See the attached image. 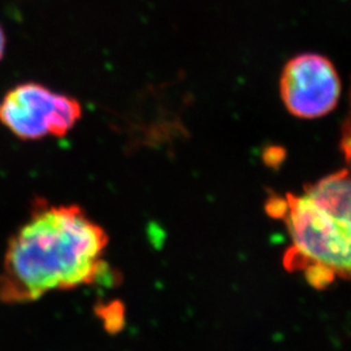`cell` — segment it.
Returning a JSON list of instances; mask_svg holds the SVG:
<instances>
[{
    "mask_svg": "<svg viewBox=\"0 0 351 351\" xmlns=\"http://www.w3.org/2000/svg\"><path fill=\"white\" fill-rule=\"evenodd\" d=\"M108 236L78 206L38 201L8 241L0 302L24 304L53 290L90 285L101 276Z\"/></svg>",
    "mask_w": 351,
    "mask_h": 351,
    "instance_id": "obj_1",
    "label": "cell"
},
{
    "mask_svg": "<svg viewBox=\"0 0 351 351\" xmlns=\"http://www.w3.org/2000/svg\"><path fill=\"white\" fill-rule=\"evenodd\" d=\"M267 213L282 219L290 246L284 256L289 272H302L307 282L324 289L336 278L350 276L351 223L328 213L304 193L272 197Z\"/></svg>",
    "mask_w": 351,
    "mask_h": 351,
    "instance_id": "obj_2",
    "label": "cell"
},
{
    "mask_svg": "<svg viewBox=\"0 0 351 351\" xmlns=\"http://www.w3.org/2000/svg\"><path fill=\"white\" fill-rule=\"evenodd\" d=\"M81 117L78 101L39 84H24L0 101V123L21 139L63 137Z\"/></svg>",
    "mask_w": 351,
    "mask_h": 351,
    "instance_id": "obj_3",
    "label": "cell"
},
{
    "mask_svg": "<svg viewBox=\"0 0 351 351\" xmlns=\"http://www.w3.org/2000/svg\"><path fill=\"white\" fill-rule=\"evenodd\" d=\"M280 91L291 114L300 119H319L336 108L341 82L333 64L326 58L304 53L287 64Z\"/></svg>",
    "mask_w": 351,
    "mask_h": 351,
    "instance_id": "obj_4",
    "label": "cell"
},
{
    "mask_svg": "<svg viewBox=\"0 0 351 351\" xmlns=\"http://www.w3.org/2000/svg\"><path fill=\"white\" fill-rule=\"evenodd\" d=\"M303 193L339 220L351 223L350 177L346 169L326 176L306 186Z\"/></svg>",
    "mask_w": 351,
    "mask_h": 351,
    "instance_id": "obj_5",
    "label": "cell"
},
{
    "mask_svg": "<svg viewBox=\"0 0 351 351\" xmlns=\"http://www.w3.org/2000/svg\"><path fill=\"white\" fill-rule=\"evenodd\" d=\"M4 49H5V37H4V33H3V30L0 27V59L3 58Z\"/></svg>",
    "mask_w": 351,
    "mask_h": 351,
    "instance_id": "obj_6",
    "label": "cell"
}]
</instances>
